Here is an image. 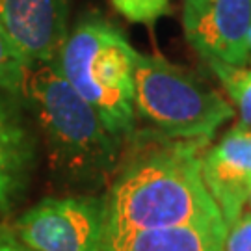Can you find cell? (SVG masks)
Listing matches in <instances>:
<instances>
[{"label": "cell", "mask_w": 251, "mask_h": 251, "mask_svg": "<svg viewBox=\"0 0 251 251\" xmlns=\"http://www.w3.org/2000/svg\"><path fill=\"white\" fill-rule=\"evenodd\" d=\"M0 251H30L17 240L9 227H0Z\"/></svg>", "instance_id": "15"}, {"label": "cell", "mask_w": 251, "mask_h": 251, "mask_svg": "<svg viewBox=\"0 0 251 251\" xmlns=\"http://www.w3.org/2000/svg\"><path fill=\"white\" fill-rule=\"evenodd\" d=\"M34 138L23 117L0 99V212L8 214L25 190L34 166Z\"/></svg>", "instance_id": "9"}, {"label": "cell", "mask_w": 251, "mask_h": 251, "mask_svg": "<svg viewBox=\"0 0 251 251\" xmlns=\"http://www.w3.org/2000/svg\"><path fill=\"white\" fill-rule=\"evenodd\" d=\"M23 97L36 117L54 175L80 194L106 190L125 142L108 130L54 62L30 67Z\"/></svg>", "instance_id": "2"}, {"label": "cell", "mask_w": 251, "mask_h": 251, "mask_svg": "<svg viewBox=\"0 0 251 251\" xmlns=\"http://www.w3.org/2000/svg\"><path fill=\"white\" fill-rule=\"evenodd\" d=\"M201 177L229 227L251 196V128L233 126L218 144L205 149Z\"/></svg>", "instance_id": "8"}, {"label": "cell", "mask_w": 251, "mask_h": 251, "mask_svg": "<svg viewBox=\"0 0 251 251\" xmlns=\"http://www.w3.org/2000/svg\"><path fill=\"white\" fill-rule=\"evenodd\" d=\"M9 229L30 251H100L106 233L104 192L45 198Z\"/></svg>", "instance_id": "5"}, {"label": "cell", "mask_w": 251, "mask_h": 251, "mask_svg": "<svg viewBox=\"0 0 251 251\" xmlns=\"http://www.w3.org/2000/svg\"><path fill=\"white\" fill-rule=\"evenodd\" d=\"M227 227L184 225L106 236L100 251H224Z\"/></svg>", "instance_id": "10"}, {"label": "cell", "mask_w": 251, "mask_h": 251, "mask_svg": "<svg viewBox=\"0 0 251 251\" xmlns=\"http://www.w3.org/2000/svg\"><path fill=\"white\" fill-rule=\"evenodd\" d=\"M128 140L134 147L119 160L104 190V238L184 225H225L201 177V154L208 144L149 130Z\"/></svg>", "instance_id": "1"}, {"label": "cell", "mask_w": 251, "mask_h": 251, "mask_svg": "<svg viewBox=\"0 0 251 251\" xmlns=\"http://www.w3.org/2000/svg\"><path fill=\"white\" fill-rule=\"evenodd\" d=\"M114 8L138 25H152L170 11V0H112Z\"/></svg>", "instance_id": "13"}, {"label": "cell", "mask_w": 251, "mask_h": 251, "mask_svg": "<svg viewBox=\"0 0 251 251\" xmlns=\"http://www.w3.org/2000/svg\"><path fill=\"white\" fill-rule=\"evenodd\" d=\"M140 52L102 15L82 17L67 34L52 62L100 117L108 130L126 142L136 132L134 73Z\"/></svg>", "instance_id": "3"}, {"label": "cell", "mask_w": 251, "mask_h": 251, "mask_svg": "<svg viewBox=\"0 0 251 251\" xmlns=\"http://www.w3.org/2000/svg\"><path fill=\"white\" fill-rule=\"evenodd\" d=\"M229 93L240 116V125L251 128V62L246 67H233L222 62H206Z\"/></svg>", "instance_id": "11"}, {"label": "cell", "mask_w": 251, "mask_h": 251, "mask_svg": "<svg viewBox=\"0 0 251 251\" xmlns=\"http://www.w3.org/2000/svg\"><path fill=\"white\" fill-rule=\"evenodd\" d=\"M73 0H0V23L28 67L49 63L69 34Z\"/></svg>", "instance_id": "7"}, {"label": "cell", "mask_w": 251, "mask_h": 251, "mask_svg": "<svg viewBox=\"0 0 251 251\" xmlns=\"http://www.w3.org/2000/svg\"><path fill=\"white\" fill-rule=\"evenodd\" d=\"M248 203H250V206H251V196H250V201H248Z\"/></svg>", "instance_id": "16"}, {"label": "cell", "mask_w": 251, "mask_h": 251, "mask_svg": "<svg viewBox=\"0 0 251 251\" xmlns=\"http://www.w3.org/2000/svg\"><path fill=\"white\" fill-rule=\"evenodd\" d=\"M224 251H251V212H242L227 227Z\"/></svg>", "instance_id": "14"}, {"label": "cell", "mask_w": 251, "mask_h": 251, "mask_svg": "<svg viewBox=\"0 0 251 251\" xmlns=\"http://www.w3.org/2000/svg\"><path fill=\"white\" fill-rule=\"evenodd\" d=\"M182 28L205 62H251V0H184Z\"/></svg>", "instance_id": "6"}, {"label": "cell", "mask_w": 251, "mask_h": 251, "mask_svg": "<svg viewBox=\"0 0 251 251\" xmlns=\"http://www.w3.org/2000/svg\"><path fill=\"white\" fill-rule=\"evenodd\" d=\"M134 116L149 132L208 144L234 116V108L184 67L160 56L140 54L134 73Z\"/></svg>", "instance_id": "4"}, {"label": "cell", "mask_w": 251, "mask_h": 251, "mask_svg": "<svg viewBox=\"0 0 251 251\" xmlns=\"http://www.w3.org/2000/svg\"><path fill=\"white\" fill-rule=\"evenodd\" d=\"M28 71L30 67L0 23V95H23Z\"/></svg>", "instance_id": "12"}]
</instances>
